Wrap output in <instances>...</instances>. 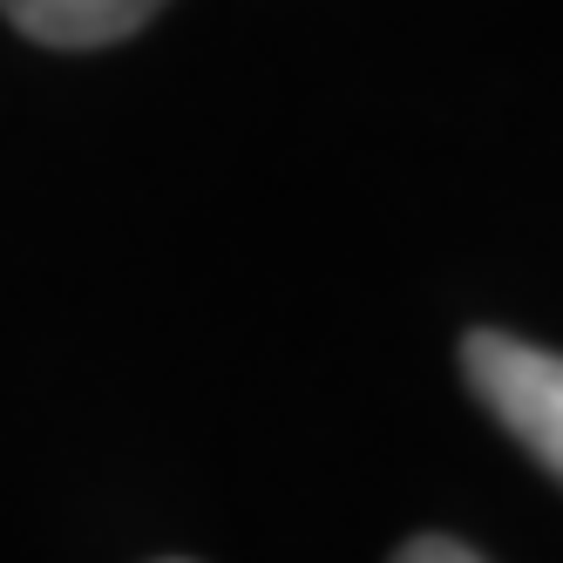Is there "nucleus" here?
I'll list each match as a JSON object with an SVG mask.
<instances>
[{
	"label": "nucleus",
	"instance_id": "2",
	"mask_svg": "<svg viewBox=\"0 0 563 563\" xmlns=\"http://www.w3.org/2000/svg\"><path fill=\"white\" fill-rule=\"evenodd\" d=\"M164 0H0V14H8L21 34L48 48H102V42H123L136 34Z\"/></svg>",
	"mask_w": 563,
	"mask_h": 563
},
{
	"label": "nucleus",
	"instance_id": "1",
	"mask_svg": "<svg viewBox=\"0 0 563 563\" xmlns=\"http://www.w3.org/2000/svg\"><path fill=\"white\" fill-rule=\"evenodd\" d=\"M468 387L522 449L563 482V353L509 340V333H468L462 346Z\"/></svg>",
	"mask_w": 563,
	"mask_h": 563
},
{
	"label": "nucleus",
	"instance_id": "3",
	"mask_svg": "<svg viewBox=\"0 0 563 563\" xmlns=\"http://www.w3.org/2000/svg\"><path fill=\"white\" fill-rule=\"evenodd\" d=\"M400 563H475V550L449 537H421V543H400Z\"/></svg>",
	"mask_w": 563,
	"mask_h": 563
}]
</instances>
